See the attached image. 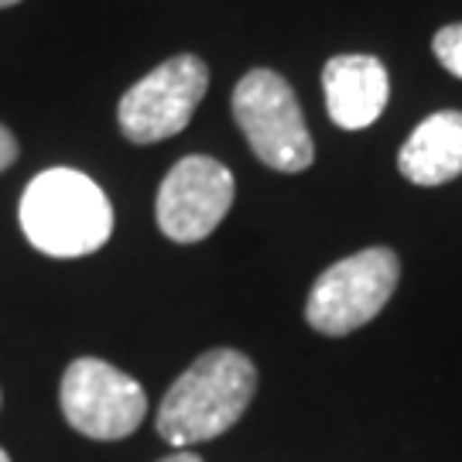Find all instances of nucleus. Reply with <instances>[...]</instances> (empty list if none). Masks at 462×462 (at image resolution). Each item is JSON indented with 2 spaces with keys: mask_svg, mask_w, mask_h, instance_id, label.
Instances as JSON below:
<instances>
[{
  "mask_svg": "<svg viewBox=\"0 0 462 462\" xmlns=\"http://www.w3.org/2000/svg\"><path fill=\"white\" fill-rule=\"evenodd\" d=\"M209 89V69L196 55H175L120 97L116 120L131 144H158L189 127Z\"/></svg>",
  "mask_w": 462,
  "mask_h": 462,
  "instance_id": "6",
  "label": "nucleus"
},
{
  "mask_svg": "<svg viewBox=\"0 0 462 462\" xmlns=\"http://www.w3.org/2000/svg\"><path fill=\"white\" fill-rule=\"evenodd\" d=\"M17 219L28 244L49 257L97 254L114 233V206L106 192L76 168L34 175L21 196Z\"/></svg>",
  "mask_w": 462,
  "mask_h": 462,
  "instance_id": "2",
  "label": "nucleus"
},
{
  "mask_svg": "<svg viewBox=\"0 0 462 462\" xmlns=\"http://www.w3.org/2000/svg\"><path fill=\"white\" fill-rule=\"evenodd\" d=\"M257 391V370L240 349H209L168 387L158 408V435L196 446L230 431Z\"/></svg>",
  "mask_w": 462,
  "mask_h": 462,
  "instance_id": "1",
  "label": "nucleus"
},
{
  "mask_svg": "<svg viewBox=\"0 0 462 462\" xmlns=\"http://www.w3.org/2000/svg\"><path fill=\"white\" fill-rule=\"evenodd\" d=\"M14 4H21V0H0V7H14Z\"/></svg>",
  "mask_w": 462,
  "mask_h": 462,
  "instance_id": "13",
  "label": "nucleus"
},
{
  "mask_svg": "<svg viewBox=\"0 0 462 462\" xmlns=\"http://www.w3.org/2000/svg\"><path fill=\"white\" fill-rule=\"evenodd\" d=\"M401 278V261L391 247H366L353 257L336 261L315 278L305 319L322 336H349L391 301Z\"/></svg>",
  "mask_w": 462,
  "mask_h": 462,
  "instance_id": "4",
  "label": "nucleus"
},
{
  "mask_svg": "<svg viewBox=\"0 0 462 462\" xmlns=\"http://www.w3.org/2000/svg\"><path fill=\"white\" fill-rule=\"evenodd\" d=\"M162 462H202L196 456V452H185V448H179V452H171V456H165Z\"/></svg>",
  "mask_w": 462,
  "mask_h": 462,
  "instance_id": "12",
  "label": "nucleus"
},
{
  "mask_svg": "<svg viewBox=\"0 0 462 462\" xmlns=\"http://www.w3.org/2000/svg\"><path fill=\"white\" fill-rule=\"evenodd\" d=\"M17 162V141L14 134L7 131L4 124H0V171H7V168Z\"/></svg>",
  "mask_w": 462,
  "mask_h": 462,
  "instance_id": "11",
  "label": "nucleus"
},
{
  "mask_svg": "<svg viewBox=\"0 0 462 462\" xmlns=\"http://www.w3.org/2000/svg\"><path fill=\"white\" fill-rule=\"evenodd\" d=\"M236 182L233 171L209 154H189L165 175L154 216L168 240L199 244L230 213Z\"/></svg>",
  "mask_w": 462,
  "mask_h": 462,
  "instance_id": "7",
  "label": "nucleus"
},
{
  "mask_svg": "<svg viewBox=\"0 0 462 462\" xmlns=\"http://www.w3.org/2000/svg\"><path fill=\"white\" fill-rule=\"evenodd\" d=\"M59 401L69 425L97 442L127 439L148 414L144 387L131 374L97 356H79L66 366Z\"/></svg>",
  "mask_w": 462,
  "mask_h": 462,
  "instance_id": "5",
  "label": "nucleus"
},
{
  "mask_svg": "<svg viewBox=\"0 0 462 462\" xmlns=\"http://www.w3.org/2000/svg\"><path fill=\"white\" fill-rule=\"evenodd\" d=\"M397 171L414 185H446L462 175V110L425 116L397 154Z\"/></svg>",
  "mask_w": 462,
  "mask_h": 462,
  "instance_id": "9",
  "label": "nucleus"
},
{
  "mask_svg": "<svg viewBox=\"0 0 462 462\" xmlns=\"http://www.w3.org/2000/svg\"><path fill=\"white\" fill-rule=\"evenodd\" d=\"M0 462H11V456H7V452H4V448H0Z\"/></svg>",
  "mask_w": 462,
  "mask_h": 462,
  "instance_id": "14",
  "label": "nucleus"
},
{
  "mask_svg": "<svg viewBox=\"0 0 462 462\" xmlns=\"http://www.w3.org/2000/svg\"><path fill=\"white\" fill-rule=\"evenodd\" d=\"M233 120L250 151L274 171L298 175L312 165L315 144L295 89L274 69H250L233 89Z\"/></svg>",
  "mask_w": 462,
  "mask_h": 462,
  "instance_id": "3",
  "label": "nucleus"
},
{
  "mask_svg": "<svg viewBox=\"0 0 462 462\" xmlns=\"http://www.w3.org/2000/svg\"><path fill=\"white\" fill-rule=\"evenodd\" d=\"M431 51L456 79H462V21L439 28V34L431 38Z\"/></svg>",
  "mask_w": 462,
  "mask_h": 462,
  "instance_id": "10",
  "label": "nucleus"
},
{
  "mask_svg": "<svg viewBox=\"0 0 462 462\" xmlns=\"http://www.w3.org/2000/svg\"><path fill=\"white\" fill-rule=\"evenodd\" d=\"M322 89L332 124L343 131H364L377 124L391 99V76L374 55H336L322 69Z\"/></svg>",
  "mask_w": 462,
  "mask_h": 462,
  "instance_id": "8",
  "label": "nucleus"
}]
</instances>
